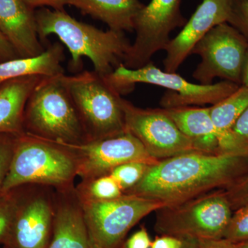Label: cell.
Listing matches in <instances>:
<instances>
[{"label": "cell", "instance_id": "6da1fadb", "mask_svg": "<svg viewBox=\"0 0 248 248\" xmlns=\"http://www.w3.org/2000/svg\"><path fill=\"white\" fill-rule=\"evenodd\" d=\"M247 172L248 153L189 152L151 165L139 184L124 194L172 206L226 189Z\"/></svg>", "mask_w": 248, "mask_h": 248}, {"label": "cell", "instance_id": "7a4b0ae2", "mask_svg": "<svg viewBox=\"0 0 248 248\" xmlns=\"http://www.w3.org/2000/svg\"><path fill=\"white\" fill-rule=\"evenodd\" d=\"M35 18L40 40L55 35L66 46L71 55L68 68L73 73L81 71L82 59L87 58L94 71L108 76L123 63L131 46L123 32L100 30L76 20L64 10L43 8L36 11Z\"/></svg>", "mask_w": 248, "mask_h": 248}, {"label": "cell", "instance_id": "3957f363", "mask_svg": "<svg viewBox=\"0 0 248 248\" xmlns=\"http://www.w3.org/2000/svg\"><path fill=\"white\" fill-rule=\"evenodd\" d=\"M63 74L43 77L31 93L24 110V133L50 141L84 143L86 133Z\"/></svg>", "mask_w": 248, "mask_h": 248}, {"label": "cell", "instance_id": "277c9868", "mask_svg": "<svg viewBox=\"0 0 248 248\" xmlns=\"http://www.w3.org/2000/svg\"><path fill=\"white\" fill-rule=\"evenodd\" d=\"M77 165L70 152L56 142L24 133L17 135L1 193L24 185L55 189L74 186Z\"/></svg>", "mask_w": 248, "mask_h": 248}, {"label": "cell", "instance_id": "5b68a950", "mask_svg": "<svg viewBox=\"0 0 248 248\" xmlns=\"http://www.w3.org/2000/svg\"><path fill=\"white\" fill-rule=\"evenodd\" d=\"M74 102L87 141L116 136L126 132L122 94L106 76L95 71L62 76Z\"/></svg>", "mask_w": 248, "mask_h": 248}, {"label": "cell", "instance_id": "8992f818", "mask_svg": "<svg viewBox=\"0 0 248 248\" xmlns=\"http://www.w3.org/2000/svg\"><path fill=\"white\" fill-rule=\"evenodd\" d=\"M156 212L155 229L160 234L197 240L224 237L233 213L223 189Z\"/></svg>", "mask_w": 248, "mask_h": 248}, {"label": "cell", "instance_id": "52a82bcc", "mask_svg": "<svg viewBox=\"0 0 248 248\" xmlns=\"http://www.w3.org/2000/svg\"><path fill=\"white\" fill-rule=\"evenodd\" d=\"M108 81L121 94L131 92L137 83H144L166 88L170 93L161 99L164 108L189 105H215L239 89L231 81L203 85L186 81L176 73L163 71L152 62L138 69H130L121 63L112 73L106 76Z\"/></svg>", "mask_w": 248, "mask_h": 248}, {"label": "cell", "instance_id": "ba28073f", "mask_svg": "<svg viewBox=\"0 0 248 248\" xmlns=\"http://www.w3.org/2000/svg\"><path fill=\"white\" fill-rule=\"evenodd\" d=\"M81 203L90 238L103 248H120L140 220L166 206L159 201L126 194L114 200Z\"/></svg>", "mask_w": 248, "mask_h": 248}, {"label": "cell", "instance_id": "9c48e42d", "mask_svg": "<svg viewBox=\"0 0 248 248\" xmlns=\"http://www.w3.org/2000/svg\"><path fill=\"white\" fill-rule=\"evenodd\" d=\"M248 47L247 40L239 31L227 22L218 24L192 49L191 55L202 58L192 76L200 84H213L219 78L241 86Z\"/></svg>", "mask_w": 248, "mask_h": 248}, {"label": "cell", "instance_id": "30bf717a", "mask_svg": "<svg viewBox=\"0 0 248 248\" xmlns=\"http://www.w3.org/2000/svg\"><path fill=\"white\" fill-rule=\"evenodd\" d=\"M17 208L3 248H48L55 218L54 188L19 186Z\"/></svg>", "mask_w": 248, "mask_h": 248}, {"label": "cell", "instance_id": "8fae6325", "mask_svg": "<svg viewBox=\"0 0 248 248\" xmlns=\"http://www.w3.org/2000/svg\"><path fill=\"white\" fill-rule=\"evenodd\" d=\"M56 143L66 148L73 156L78 177L81 180L107 175L115 168L125 163L139 161L154 165L159 161L151 156L140 140L127 131L78 144Z\"/></svg>", "mask_w": 248, "mask_h": 248}, {"label": "cell", "instance_id": "7c38bea8", "mask_svg": "<svg viewBox=\"0 0 248 248\" xmlns=\"http://www.w3.org/2000/svg\"><path fill=\"white\" fill-rule=\"evenodd\" d=\"M125 130L140 140L157 160L196 151L190 139L179 130L164 109H143L122 99Z\"/></svg>", "mask_w": 248, "mask_h": 248}, {"label": "cell", "instance_id": "4fadbf2b", "mask_svg": "<svg viewBox=\"0 0 248 248\" xmlns=\"http://www.w3.org/2000/svg\"><path fill=\"white\" fill-rule=\"evenodd\" d=\"M231 10L232 0H203L182 31L165 48L164 71L176 73L209 31L218 24L228 23Z\"/></svg>", "mask_w": 248, "mask_h": 248}, {"label": "cell", "instance_id": "5bb4252c", "mask_svg": "<svg viewBox=\"0 0 248 248\" xmlns=\"http://www.w3.org/2000/svg\"><path fill=\"white\" fill-rule=\"evenodd\" d=\"M179 130L190 139L196 151L213 153H248L232 131L223 133L217 128L210 108L187 107L164 108Z\"/></svg>", "mask_w": 248, "mask_h": 248}, {"label": "cell", "instance_id": "9a60e30c", "mask_svg": "<svg viewBox=\"0 0 248 248\" xmlns=\"http://www.w3.org/2000/svg\"><path fill=\"white\" fill-rule=\"evenodd\" d=\"M55 218L48 248H88L90 236L74 186L54 188Z\"/></svg>", "mask_w": 248, "mask_h": 248}, {"label": "cell", "instance_id": "2e32d148", "mask_svg": "<svg viewBox=\"0 0 248 248\" xmlns=\"http://www.w3.org/2000/svg\"><path fill=\"white\" fill-rule=\"evenodd\" d=\"M0 31L19 58H32L45 51L35 12L22 0H0Z\"/></svg>", "mask_w": 248, "mask_h": 248}, {"label": "cell", "instance_id": "e0dca14e", "mask_svg": "<svg viewBox=\"0 0 248 248\" xmlns=\"http://www.w3.org/2000/svg\"><path fill=\"white\" fill-rule=\"evenodd\" d=\"M42 78L22 77L0 85V133L18 135L24 133L26 104Z\"/></svg>", "mask_w": 248, "mask_h": 248}, {"label": "cell", "instance_id": "ac0fdd59", "mask_svg": "<svg viewBox=\"0 0 248 248\" xmlns=\"http://www.w3.org/2000/svg\"><path fill=\"white\" fill-rule=\"evenodd\" d=\"M85 14L107 24L111 30L134 31V20L144 4L140 0H67Z\"/></svg>", "mask_w": 248, "mask_h": 248}, {"label": "cell", "instance_id": "d6986e66", "mask_svg": "<svg viewBox=\"0 0 248 248\" xmlns=\"http://www.w3.org/2000/svg\"><path fill=\"white\" fill-rule=\"evenodd\" d=\"M63 47L55 42L40 55L32 58H16L0 62V85L22 77H51L63 74Z\"/></svg>", "mask_w": 248, "mask_h": 248}, {"label": "cell", "instance_id": "ffe728a7", "mask_svg": "<svg viewBox=\"0 0 248 248\" xmlns=\"http://www.w3.org/2000/svg\"><path fill=\"white\" fill-rule=\"evenodd\" d=\"M248 108V87L240 86L234 93L210 107V116L219 131L231 133L235 122Z\"/></svg>", "mask_w": 248, "mask_h": 248}, {"label": "cell", "instance_id": "44dd1931", "mask_svg": "<svg viewBox=\"0 0 248 248\" xmlns=\"http://www.w3.org/2000/svg\"><path fill=\"white\" fill-rule=\"evenodd\" d=\"M76 190L80 200L90 202L114 200L124 195L120 186L110 174L81 180Z\"/></svg>", "mask_w": 248, "mask_h": 248}, {"label": "cell", "instance_id": "7402d4cb", "mask_svg": "<svg viewBox=\"0 0 248 248\" xmlns=\"http://www.w3.org/2000/svg\"><path fill=\"white\" fill-rule=\"evenodd\" d=\"M151 166L146 163L132 161L117 166L109 174L125 193L139 184Z\"/></svg>", "mask_w": 248, "mask_h": 248}, {"label": "cell", "instance_id": "603a6c76", "mask_svg": "<svg viewBox=\"0 0 248 248\" xmlns=\"http://www.w3.org/2000/svg\"><path fill=\"white\" fill-rule=\"evenodd\" d=\"M19 187L0 195V244H4L11 229L17 208Z\"/></svg>", "mask_w": 248, "mask_h": 248}, {"label": "cell", "instance_id": "cb8c5ba5", "mask_svg": "<svg viewBox=\"0 0 248 248\" xmlns=\"http://www.w3.org/2000/svg\"><path fill=\"white\" fill-rule=\"evenodd\" d=\"M223 238L234 244L248 241V205L234 210Z\"/></svg>", "mask_w": 248, "mask_h": 248}, {"label": "cell", "instance_id": "d4e9b609", "mask_svg": "<svg viewBox=\"0 0 248 248\" xmlns=\"http://www.w3.org/2000/svg\"><path fill=\"white\" fill-rule=\"evenodd\" d=\"M17 136L13 134L0 133V195L12 161Z\"/></svg>", "mask_w": 248, "mask_h": 248}, {"label": "cell", "instance_id": "484cf974", "mask_svg": "<svg viewBox=\"0 0 248 248\" xmlns=\"http://www.w3.org/2000/svg\"><path fill=\"white\" fill-rule=\"evenodd\" d=\"M228 23L239 31L248 42V0H232Z\"/></svg>", "mask_w": 248, "mask_h": 248}, {"label": "cell", "instance_id": "4316f807", "mask_svg": "<svg viewBox=\"0 0 248 248\" xmlns=\"http://www.w3.org/2000/svg\"><path fill=\"white\" fill-rule=\"evenodd\" d=\"M223 190L229 200L233 212L240 207L248 205V172L234 184Z\"/></svg>", "mask_w": 248, "mask_h": 248}, {"label": "cell", "instance_id": "83f0119b", "mask_svg": "<svg viewBox=\"0 0 248 248\" xmlns=\"http://www.w3.org/2000/svg\"><path fill=\"white\" fill-rule=\"evenodd\" d=\"M152 242L149 234L144 227L134 233L123 245V248H151Z\"/></svg>", "mask_w": 248, "mask_h": 248}, {"label": "cell", "instance_id": "f1b7e54d", "mask_svg": "<svg viewBox=\"0 0 248 248\" xmlns=\"http://www.w3.org/2000/svg\"><path fill=\"white\" fill-rule=\"evenodd\" d=\"M232 131L248 151V108L235 122Z\"/></svg>", "mask_w": 248, "mask_h": 248}, {"label": "cell", "instance_id": "f546056e", "mask_svg": "<svg viewBox=\"0 0 248 248\" xmlns=\"http://www.w3.org/2000/svg\"><path fill=\"white\" fill-rule=\"evenodd\" d=\"M183 244L182 238L171 235L156 236L152 242L151 248H181Z\"/></svg>", "mask_w": 248, "mask_h": 248}, {"label": "cell", "instance_id": "4dcf8cb0", "mask_svg": "<svg viewBox=\"0 0 248 248\" xmlns=\"http://www.w3.org/2000/svg\"><path fill=\"white\" fill-rule=\"evenodd\" d=\"M22 1L32 9L37 7L47 6L53 9L63 11L64 6L68 5L67 0H22Z\"/></svg>", "mask_w": 248, "mask_h": 248}, {"label": "cell", "instance_id": "1f68e13d", "mask_svg": "<svg viewBox=\"0 0 248 248\" xmlns=\"http://www.w3.org/2000/svg\"><path fill=\"white\" fill-rule=\"evenodd\" d=\"M199 248H236V244L224 238L218 239H198Z\"/></svg>", "mask_w": 248, "mask_h": 248}, {"label": "cell", "instance_id": "d6a6232c", "mask_svg": "<svg viewBox=\"0 0 248 248\" xmlns=\"http://www.w3.org/2000/svg\"><path fill=\"white\" fill-rule=\"evenodd\" d=\"M16 58H19V57L17 56L12 46L10 45L9 42L6 40L0 31V61H6Z\"/></svg>", "mask_w": 248, "mask_h": 248}, {"label": "cell", "instance_id": "836d02e7", "mask_svg": "<svg viewBox=\"0 0 248 248\" xmlns=\"http://www.w3.org/2000/svg\"><path fill=\"white\" fill-rule=\"evenodd\" d=\"M241 86H248V47L246 57H245L244 65H243Z\"/></svg>", "mask_w": 248, "mask_h": 248}, {"label": "cell", "instance_id": "e575fe53", "mask_svg": "<svg viewBox=\"0 0 248 248\" xmlns=\"http://www.w3.org/2000/svg\"><path fill=\"white\" fill-rule=\"evenodd\" d=\"M183 244L181 248H199L198 241L193 238H182Z\"/></svg>", "mask_w": 248, "mask_h": 248}, {"label": "cell", "instance_id": "d590c367", "mask_svg": "<svg viewBox=\"0 0 248 248\" xmlns=\"http://www.w3.org/2000/svg\"><path fill=\"white\" fill-rule=\"evenodd\" d=\"M235 244H236V248H248V241L236 243Z\"/></svg>", "mask_w": 248, "mask_h": 248}, {"label": "cell", "instance_id": "8d00e7d4", "mask_svg": "<svg viewBox=\"0 0 248 248\" xmlns=\"http://www.w3.org/2000/svg\"><path fill=\"white\" fill-rule=\"evenodd\" d=\"M103 248L100 246L94 243L92 239L90 238V242L89 245V248Z\"/></svg>", "mask_w": 248, "mask_h": 248}, {"label": "cell", "instance_id": "74e56055", "mask_svg": "<svg viewBox=\"0 0 248 248\" xmlns=\"http://www.w3.org/2000/svg\"><path fill=\"white\" fill-rule=\"evenodd\" d=\"M0 62H1V61H0Z\"/></svg>", "mask_w": 248, "mask_h": 248}]
</instances>
